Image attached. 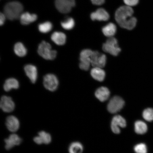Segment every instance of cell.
Returning a JSON list of instances; mask_svg holds the SVG:
<instances>
[{
    "mask_svg": "<svg viewBox=\"0 0 153 153\" xmlns=\"http://www.w3.org/2000/svg\"><path fill=\"white\" fill-rule=\"evenodd\" d=\"M20 122L16 117L10 116L6 120V126L10 131L15 132L18 131L20 127Z\"/></svg>",
    "mask_w": 153,
    "mask_h": 153,
    "instance_id": "obj_14",
    "label": "cell"
},
{
    "mask_svg": "<svg viewBox=\"0 0 153 153\" xmlns=\"http://www.w3.org/2000/svg\"><path fill=\"white\" fill-rule=\"evenodd\" d=\"M93 51L89 49H84L80 54L79 66L82 70L87 71L91 65V56Z\"/></svg>",
    "mask_w": 153,
    "mask_h": 153,
    "instance_id": "obj_6",
    "label": "cell"
},
{
    "mask_svg": "<svg viewBox=\"0 0 153 153\" xmlns=\"http://www.w3.org/2000/svg\"><path fill=\"white\" fill-rule=\"evenodd\" d=\"M110 17L108 13L103 8H99L91 14V18L93 21H106Z\"/></svg>",
    "mask_w": 153,
    "mask_h": 153,
    "instance_id": "obj_13",
    "label": "cell"
},
{
    "mask_svg": "<svg viewBox=\"0 0 153 153\" xmlns=\"http://www.w3.org/2000/svg\"><path fill=\"white\" fill-rule=\"evenodd\" d=\"M19 87V82L14 78H10L6 80L3 85L4 89L6 91H9L12 89H18Z\"/></svg>",
    "mask_w": 153,
    "mask_h": 153,
    "instance_id": "obj_22",
    "label": "cell"
},
{
    "mask_svg": "<svg viewBox=\"0 0 153 153\" xmlns=\"http://www.w3.org/2000/svg\"><path fill=\"white\" fill-rule=\"evenodd\" d=\"M134 151L136 153H147L148 149L144 143H139L134 147Z\"/></svg>",
    "mask_w": 153,
    "mask_h": 153,
    "instance_id": "obj_29",
    "label": "cell"
},
{
    "mask_svg": "<svg viewBox=\"0 0 153 153\" xmlns=\"http://www.w3.org/2000/svg\"><path fill=\"white\" fill-rule=\"evenodd\" d=\"M23 9L22 4L18 1H12L5 5L4 13L9 20H14L20 18Z\"/></svg>",
    "mask_w": 153,
    "mask_h": 153,
    "instance_id": "obj_2",
    "label": "cell"
},
{
    "mask_svg": "<svg viewBox=\"0 0 153 153\" xmlns=\"http://www.w3.org/2000/svg\"><path fill=\"white\" fill-rule=\"evenodd\" d=\"M102 49L105 52L114 56H117L121 51L118 46L117 40L114 37L109 38L103 44Z\"/></svg>",
    "mask_w": 153,
    "mask_h": 153,
    "instance_id": "obj_4",
    "label": "cell"
},
{
    "mask_svg": "<svg viewBox=\"0 0 153 153\" xmlns=\"http://www.w3.org/2000/svg\"><path fill=\"white\" fill-rule=\"evenodd\" d=\"M6 18L7 17L4 13H1V15H0V25L1 26L4 23Z\"/></svg>",
    "mask_w": 153,
    "mask_h": 153,
    "instance_id": "obj_32",
    "label": "cell"
},
{
    "mask_svg": "<svg viewBox=\"0 0 153 153\" xmlns=\"http://www.w3.org/2000/svg\"><path fill=\"white\" fill-rule=\"evenodd\" d=\"M125 104V102L122 97L114 96L111 99L108 105L107 108L111 113L115 114L121 110Z\"/></svg>",
    "mask_w": 153,
    "mask_h": 153,
    "instance_id": "obj_5",
    "label": "cell"
},
{
    "mask_svg": "<svg viewBox=\"0 0 153 153\" xmlns=\"http://www.w3.org/2000/svg\"><path fill=\"white\" fill-rule=\"evenodd\" d=\"M93 4L97 5H100L105 3V0H91Z\"/></svg>",
    "mask_w": 153,
    "mask_h": 153,
    "instance_id": "obj_31",
    "label": "cell"
},
{
    "mask_svg": "<svg viewBox=\"0 0 153 153\" xmlns=\"http://www.w3.org/2000/svg\"><path fill=\"white\" fill-rule=\"evenodd\" d=\"M38 54L44 59L47 60H53L57 56V51L52 49L50 44L43 41L39 44L38 49Z\"/></svg>",
    "mask_w": 153,
    "mask_h": 153,
    "instance_id": "obj_3",
    "label": "cell"
},
{
    "mask_svg": "<svg viewBox=\"0 0 153 153\" xmlns=\"http://www.w3.org/2000/svg\"><path fill=\"white\" fill-rule=\"evenodd\" d=\"M43 85L46 89L49 91H54L59 85V81L56 76L53 74H46L43 78Z\"/></svg>",
    "mask_w": 153,
    "mask_h": 153,
    "instance_id": "obj_8",
    "label": "cell"
},
{
    "mask_svg": "<svg viewBox=\"0 0 153 153\" xmlns=\"http://www.w3.org/2000/svg\"><path fill=\"white\" fill-rule=\"evenodd\" d=\"M106 62V55L101 53L98 51H93L91 56V65L93 67L102 68Z\"/></svg>",
    "mask_w": 153,
    "mask_h": 153,
    "instance_id": "obj_9",
    "label": "cell"
},
{
    "mask_svg": "<svg viewBox=\"0 0 153 153\" xmlns=\"http://www.w3.org/2000/svg\"><path fill=\"white\" fill-rule=\"evenodd\" d=\"M61 26L63 28L66 30H71L73 28L75 25V22L72 18H67L61 22Z\"/></svg>",
    "mask_w": 153,
    "mask_h": 153,
    "instance_id": "obj_26",
    "label": "cell"
},
{
    "mask_svg": "<svg viewBox=\"0 0 153 153\" xmlns=\"http://www.w3.org/2000/svg\"><path fill=\"white\" fill-rule=\"evenodd\" d=\"M83 150V145L81 143L78 142L72 143L68 148L69 153H82Z\"/></svg>",
    "mask_w": 153,
    "mask_h": 153,
    "instance_id": "obj_25",
    "label": "cell"
},
{
    "mask_svg": "<svg viewBox=\"0 0 153 153\" xmlns=\"http://www.w3.org/2000/svg\"><path fill=\"white\" fill-rule=\"evenodd\" d=\"M126 5L130 7L135 6L138 4L139 0H123Z\"/></svg>",
    "mask_w": 153,
    "mask_h": 153,
    "instance_id": "obj_30",
    "label": "cell"
},
{
    "mask_svg": "<svg viewBox=\"0 0 153 153\" xmlns=\"http://www.w3.org/2000/svg\"><path fill=\"white\" fill-rule=\"evenodd\" d=\"M95 97L99 100L101 102L108 100L110 95V91L108 88L105 87H101L99 88L96 91Z\"/></svg>",
    "mask_w": 153,
    "mask_h": 153,
    "instance_id": "obj_17",
    "label": "cell"
},
{
    "mask_svg": "<svg viewBox=\"0 0 153 153\" xmlns=\"http://www.w3.org/2000/svg\"><path fill=\"white\" fill-rule=\"evenodd\" d=\"M5 148L7 150H10L13 147L20 145L22 142V139L18 135L11 134L8 138L5 139Z\"/></svg>",
    "mask_w": 153,
    "mask_h": 153,
    "instance_id": "obj_12",
    "label": "cell"
},
{
    "mask_svg": "<svg viewBox=\"0 0 153 153\" xmlns=\"http://www.w3.org/2000/svg\"><path fill=\"white\" fill-rule=\"evenodd\" d=\"M37 18V15L30 14L28 12L22 13L20 18L21 24L25 25L30 24L35 22Z\"/></svg>",
    "mask_w": 153,
    "mask_h": 153,
    "instance_id": "obj_19",
    "label": "cell"
},
{
    "mask_svg": "<svg viewBox=\"0 0 153 153\" xmlns=\"http://www.w3.org/2000/svg\"><path fill=\"white\" fill-rule=\"evenodd\" d=\"M127 123L125 119L120 115L114 117L111 123V128L113 132L116 134L120 133V128H125Z\"/></svg>",
    "mask_w": 153,
    "mask_h": 153,
    "instance_id": "obj_10",
    "label": "cell"
},
{
    "mask_svg": "<svg viewBox=\"0 0 153 153\" xmlns=\"http://www.w3.org/2000/svg\"><path fill=\"white\" fill-rule=\"evenodd\" d=\"M91 75L94 79L99 82L104 81L105 76V73L102 68L94 67L91 70Z\"/></svg>",
    "mask_w": 153,
    "mask_h": 153,
    "instance_id": "obj_20",
    "label": "cell"
},
{
    "mask_svg": "<svg viewBox=\"0 0 153 153\" xmlns=\"http://www.w3.org/2000/svg\"><path fill=\"white\" fill-rule=\"evenodd\" d=\"M26 75L32 83H35L37 78V70L36 67L31 64L27 65L24 68Z\"/></svg>",
    "mask_w": 153,
    "mask_h": 153,
    "instance_id": "obj_16",
    "label": "cell"
},
{
    "mask_svg": "<svg viewBox=\"0 0 153 153\" xmlns=\"http://www.w3.org/2000/svg\"><path fill=\"white\" fill-rule=\"evenodd\" d=\"M53 25L51 23L49 22H45L40 24L38 26V29L42 33H48L52 30Z\"/></svg>",
    "mask_w": 153,
    "mask_h": 153,
    "instance_id": "obj_27",
    "label": "cell"
},
{
    "mask_svg": "<svg viewBox=\"0 0 153 153\" xmlns=\"http://www.w3.org/2000/svg\"><path fill=\"white\" fill-rule=\"evenodd\" d=\"M0 107L4 112H11L14 110L15 103L10 97L3 96L1 98Z\"/></svg>",
    "mask_w": 153,
    "mask_h": 153,
    "instance_id": "obj_11",
    "label": "cell"
},
{
    "mask_svg": "<svg viewBox=\"0 0 153 153\" xmlns=\"http://www.w3.org/2000/svg\"><path fill=\"white\" fill-rule=\"evenodd\" d=\"M75 4V0H56L55 2L57 10L63 14L70 13Z\"/></svg>",
    "mask_w": 153,
    "mask_h": 153,
    "instance_id": "obj_7",
    "label": "cell"
},
{
    "mask_svg": "<svg viewBox=\"0 0 153 153\" xmlns=\"http://www.w3.org/2000/svg\"><path fill=\"white\" fill-rule=\"evenodd\" d=\"M51 38L53 42L57 45H62L66 43V36L62 32H54L51 35Z\"/></svg>",
    "mask_w": 153,
    "mask_h": 153,
    "instance_id": "obj_18",
    "label": "cell"
},
{
    "mask_svg": "<svg viewBox=\"0 0 153 153\" xmlns=\"http://www.w3.org/2000/svg\"><path fill=\"white\" fill-rule=\"evenodd\" d=\"M148 126L145 122L137 120L134 124V130L136 133L139 134H143L148 131Z\"/></svg>",
    "mask_w": 153,
    "mask_h": 153,
    "instance_id": "obj_23",
    "label": "cell"
},
{
    "mask_svg": "<svg viewBox=\"0 0 153 153\" xmlns=\"http://www.w3.org/2000/svg\"><path fill=\"white\" fill-rule=\"evenodd\" d=\"M116 31L117 27L116 25L112 22L106 25L102 28L103 33L106 37L109 38L113 37L116 34Z\"/></svg>",
    "mask_w": 153,
    "mask_h": 153,
    "instance_id": "obj_21",
    "label": "cell"
},
{
    "mask_svg": "<svg viewBox=\"0 0 153 153\" xmlns=\"http://www.w3.org/2000/svg\"><path fill=\"white\" fill-rule=\"evenodd\" d=\"M142 115L146 121L150 122L153 121V109L151 108L146 109L143 111Z\"/></svg>",
    "mask_w": 153,
    "mask_h": 153,
    "instance_id": "obj_28",
    "label": "cell"
},
{
    "mask_svg": "<svg viewBox=\"0 0 153 153\" xmlns=\"http://www.w3.org/2000/svg\"><path fill=\"white\" fill-rule=\"evenodd\" d=\"M14 51L17 56L20 57L25 56L27 53L26 48L23 44L21 42H18L15 44Z\"/></svg>",
    "mask_w": 153,
    "mask_h": 153,
    "instance_id": "obj_24",
    "label": "cell"
},
{
    "mask_svg": "<svg viewBox=\"0 0 153 153\" xmlns=\"http://www.w3.org/2000/svg\"><path fill=\"white\" fill-rule=\"evenodd\" d=\"M33 140L38 145L48 144L51 141V136L46 132L41 131L39 132L37 136L34 137Z\"/></svg>",
    "mask_w": 153,
    "mask_h": 153,
    "instance_id": "obj_15",
    "label": "cell"
},
{
    "mask_svg": "<svg viewBox=\"0 0 153 153\" xmlns=\"http://www.w3.org/2000/svg\"><path fill=\"white\" fill-rule=\"evenodd\" d=\"M133 14L134 10L131 7L123 6L117 10L115 19L122 28L132 30L135 27L137 22V19L133 16Z\"/></svg>",
    "mask_w": 153,
    "mask_h": 153,
    "instance_id": "obj_1",
    "label": "cell"
}]
</instances>
